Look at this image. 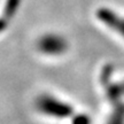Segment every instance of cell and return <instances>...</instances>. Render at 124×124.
Returning <instances> with one entry per match:
<instances>
[{
	"label": "cell",
	"mask_w": 124,
	"mask_h": 124,
	"mask_svg": "<svg viewBox=\"0 0 124 124\" xmlns=\"http://www.w3.org/2000/svg\"><path fill=\"white\" fill-rule=\"evenodd\" d=\"M36 107L39 113L49 117L67 118L74 116V109L69 103L48 94H44L38 98L36 101Z\"/></svg>",
	"instance_id": "obj_1"
},
{
	"label": "cell",
	"mask_w": 124,
	"mask_h": 124,
	"mask_svg": "<svg viewBox=\"0 0 124 124\" xmlns=\"http://www.w3.org/2000/svg\"><path fill=\"white\" fill-rule=\"evenodd\" d=\"M38 48L46 55H61L68 48V41L61 35L46 33L38 40Z\"/></svg>",
	"instance_id": "obj_2"
},
{
	"label": "cell",
	"mask_w": 124,
	"mask_h": 124,
	"mask_svg": "<svg viewBox=\"0 0 124 124\" xmlns=\"http://www.w3.org/2000/svg\"><path fill=\"white\" fill-rule=\"evenodd\" d=\"M95 15L98 20L103 23L108 29L115 31L116 33L121 35L124 38V16H121L113 9L107 7L99 8Z\"/></svg>",
	"instance_id": "obj_3"
},
{
	"label": "cell",
	"mask_w": 124,
	"mask_h": 124,
	"mask_svg": "<svg viewBox=\"0 0 124 124\" xmlns=\"http://www.w3.org/2000/svg\"><path fill=\"white\" fill-rule=\"evenodd\" d=\"M21 1L22 0H6L2 15L0 16V33L7 29L10 21L16 15V13L18 12V8L21 6Z\"/></svg>",
	"instance_id": "obj_4"
},
{
	"label": "cell",
	"mask_w": 124,
	"mask_h": 124,
	"mask_svg": "<svg viewBox=\"0 0 124 124\" xmlns=\"http://www.w3.org/2000/svg\"><path fill=\"white\" fill-rule=\"evenodd\" d=\"M91 118L86 114H77L72 116L71 124H91Z\"/></svg>",
	"instance_id": "obj_6"
},
{
	"label": "cell",
	"mask_w": 124,
	"mask_h": 124,
	"mask_svg": "<svg viewBox=\"0 0 124 124\" xmlns=\"http://www.w3.org/2000/svg\"><path fill=\"white\" fill-rule=\"evenodd\" d=\"M121 83V86H122V90H123V92H124V80L123 82H120Z\"/></svg>",
	"instance_id": "obj_7"
},
{
	"label": "cell",
	"mask_w": 124,
	"mask_h": 124,
	"mask_svg": "<svg viewBox=\"0 0 124 124\" xmlns=\"http://www.w3.org/2000/svg\"><path fill=\"white\" fill-rule=\"evenodd\" d=\"M107 124H124V102L113 106V111Z\"/></svg>",
	"instance_id": "obj_5"
}]
</instances>
